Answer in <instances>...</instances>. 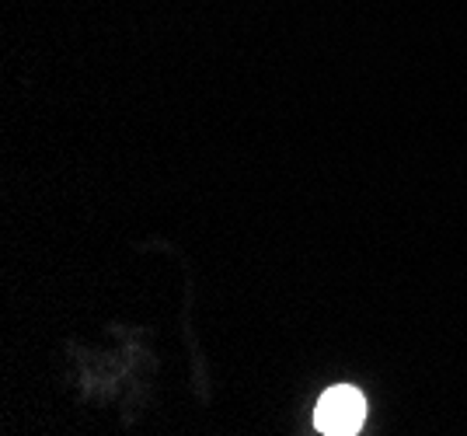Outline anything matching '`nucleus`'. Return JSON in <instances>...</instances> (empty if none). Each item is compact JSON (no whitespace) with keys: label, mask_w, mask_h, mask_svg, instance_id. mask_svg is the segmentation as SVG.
<instances>
[{"label":"nucleus","mask_w":467,"mask_h":436,"mask_svg":"<svg viewBox=\"0 0 467 436\" xmlns=\"http://www.w3.org/2000/svg\"><path fill=\"white\" fill-rule=\"evenodd\" d=\"M363 419H367V401L356 388H331L314 409V426L331 436L359 433Z\"/></svg>","instance_id":"obj_1"}]
</instances>
